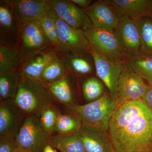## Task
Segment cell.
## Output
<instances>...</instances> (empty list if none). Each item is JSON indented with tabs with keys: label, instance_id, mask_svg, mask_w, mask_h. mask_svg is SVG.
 <instances>
[{
	"label": "cell",
	"instance_id": "1",
	"mask_svg": "<svg viewBox=\"0 0 152 152\" xmlns=\"http://www.w3.org/2000/svg\"><path fill=\"white\" fill-rule=\"evenodd\" d=\"M107 134L114 152H152V110L142 99L117 105Z\"/></svg>",
	"mask_w": 152,
	"mask_h": 152
},
{
	"label": "cell",
	"instance_id": "2",
	"mask_svg": "<svg viewBox=\"0 0 152 152\" xmlns=\"http://www.w3.org/2000/svg\"><path fill=\"white\" fill-rule=\"evenodd\" d=\"M14 101L27 115L38 118L46 106L58 103L46 85L39 80L32 79H21Z\"/></svg>",
	"mask_w": 152,
	"mask_h": 152
},
{
	"label": "cell",
	"instance_id": "3",
	"mask_svg": "<svg viewBox=\"0 0 152 152\" xmlns=\"http://www.w3.org/2000/svg\"><path fill=\"white\" fill-rule=\"evenodd\" d=\"M116 106V101L105 93L97 100L67 108L78 118L83 126L107 133L110 121Z\"/></svg>",
	"mask_w": 152,
	"mask_h": 152
},
{
	"label": "cell",
	"instance_id": "4",
	"mask_svg": "<svg viewBox=\"0 0 152 152\" xmlns=\"http://www.w3.org/2000/svg\"><path fill=\"white\" fill-rule=\"evenodd\" d=\"M91 50L114 62L124 63L127 52L120 43L114 31L93 27L84 31Z\"/></svg>",
	"mask_w": 152,
	"mask_h": 152
},
{
	"label": "cell",
	"instance_id": "5",
	"mask_svg": "<svg viewBox=\"0 0 152 152\" xmlns=\"http://www.w3.org/2000/svg\"><path fill=\"white\" fill-rule=\"evenodd\" d=\"M15 140L18 148L25 152H43L50 145L51 136L44 130L39 118L27 115Z\"/></svg>",
	"mask_w": 152,
	"mask_h": 152
},
{
	"label": "cell",
	"instance_id": "6",
	"mask_svg": "<svg viewBox=\"0 0 152 152\" xmlns=\"http://www.w3.org/2000/svg\"><path fill=\"white\" fill-rule=\"evenodd\" d=\"M148 86L143 79L136 73L126 62L118 84L117 90V105L129 101L142 99Z\"/></svg>",
	"mask_w": 152,
	"mask_h": 152
},
{
	"label": "cell",
	"instance_id": "7",
	"mask_svg": "<svg viewBox=\"0 0 152 152\" xmlns=\"http://www.w3.org/2000/svg\"><path fill=\"white\" fill-rule=\"evenodd\" d=\"M53 10L59 18L74 28L87 31L93 26L86 10L72 0H48Z\"/></svg>",
	"mask_w": 152,
	"mask_h": 152
},
{
	"label": "cell",
	"instance_id": "8",
	"mask_svg": "<svg viewBox=\"0 0 152 152\" xmlns=\"http://www.w3.org/2000/svg\"><path fill=\"white\" fill-rule=\"evenodd\" d=\"M51 15L54 20L59 34V44L56 50L63 54L76 49L90 50L89 43L84 31L72 27L61 20L52 10Z\"/></svg>",
	"mask_w": 152,
	"mask_h": 152
},
{
	"label": "cell",
	"instance_id": "9",
	"mask_svg": "<svg viewBox=\"0 0 152 152\" xmlns=\"http://www.w3.org/2000/svg\"><path fill=\"white\" fill-rule=\"evenodd\" d=\"M18 43L23 61L27 55L52 47L44 35L38 20L20 24Z\"/></svg>",
	"mask_w": 152,
	"mask_h": 152
},
{
	"label": "cell",
	"instance_id": "10",
	"mask_svg": "<svg viewBox=\"0 0 152 152\" xmlns=\"http://www.w3.org/2000/svg\"><path fill=\"white\" fill-rule=\"evenodd\" d=\"M27 116L14 99L0 101V136L16 138Z\"/></svg>",
	"mask_w": 152,
	"mask_h": 152
},
{
	"label": "cell",
	"instance_id": "11",
	"mask_svg": "<svg viewBox=\"0 0 152 152\" xmlns=\"http://www.w3.org/2000/svg\"><path fill=\"white\" fill-rule=\"evenodd\" d=\"M90 52L94 61L96 76L103 83L111 97L116 101L119 80L124 63L114 62L94 51L91 50Z\"/></svg>",
	"mask_w": 152,
	"mask_h": 152
},
{
	"label": "cell",
	"instance_id": "12",
	"mask_svg": "<svg viewBox=\"0 0 152 152\" xmlns=\"http://www.w3.org/2000/svg\"><path fill=\"white\" fill-rule=\"evenodd\" d=\"M58 52L53 47L27 55L24 58L18 73L22 79L39 80L48 64Z\"/></svg>",
	"mask_w": 152,
	"mask_h": 152
},
{
	"label": "cell",
	"instance_id": "13",
	"mask_svg": "<svg viewBox=\"0 0 152 152\" xmlns=\"http://www.w3.org/2000/svg\"><path fill=\"white\" fill-rule=\"evenodd\" d=\"M20 22L8 0L0 1V42L14 45L19 40Z\"/></svg>",
	"mask_w": 152,
	"mask_h": 152
},
{
	"label": "cell",
	"instance_id": "14",
	"mask_svg": "<svg viewBox=\"0 0 152 152\" xmlns=\"http://www.w3.org/2000/svg\"><path fill=\"white\" fill-rule=\"evenodd\" d=\"M86 11L93 27L114 31L118 23L119 16L110 0L93 2Z\"/></svg>",
	"mask_w": 152,
	"mask_h": 152
},
{
	"label": "cell",
	"instance_id": "15",
	"mask_svg": "<svg viewBox=\"0 0 152 152\" xmlns=\"http://www.w3.org/2000/svg\"><path fill=\"white\" fill-rule=\"evenodd\" d=\"M63 54L66 68L69 73L78 77L96 74L94 61L90 50L76 49Z\"/></svg>",
	"mask_w": 152,
	"mask_h": 152
},
{
	"label": "cell",
	"instance_id": "16",
	"mask_svg": "<svg viewBox=\"0 0 152 152\" xmlns=\"http://www.w3.org/2000/svg\"><path fill=\"white\" fill-rule=\"evenodd\" d=\"M114 31L127 53L140 51L141 43L137 21L128 17H119Z\"/></svg>",
	"mask_w": 152,
	"mask_h": 152
},
{
	"label": "cell",
	"instance_id": "17",
	"mask_svg": "<svg viewBox=\"0 0 152 152\" xmlns=\"http://www.w3.org/2000/svg\"><path fill=\"white\" fill-rule=\"evenodd\" d=\"M77 77L75 75L69 73L58 80L46 85L58 103L66 108L78 104L76 100Z\"/></svg>",
	"mask_w": 152,
	"mask_h": 152
},
{
	"label": "cell",
	"instance_id": "18",
	"mask_svg": "<svg viewBox=\"0 0 152 152\" xmlns=\"http://www.w3.org/2000/svg\"><path fill=\"white\" fill-rule=\"evenodd\" d=\"M21 23L39 20L52 10L48 0L10 1Z\"/></svg>",
	"mask_w": 152,
	"mask_h": 152
},
{
	"label": "cell",
	"instance_id": "19",
	"mask_svg": "<svg viewBox=\"0 0 152 152\" xmlns=\"http://www.w3.org/2000/svg\"><path fill=\"white\" fill-rule=\"evenodd\" d=\"M119 17L138 21L152 18V0H110Z\"/></svg>",
	"mask_w": 152,
	"mask_h": 152
},
{
	"label": "cell",
	"instance_id": "20",
	"mask_svg": "<svg viewBox=\"0 0 152 152\" xmlns=\"http://www.w3.org/2000/svg\"><path fill=\"white\" fill-rule=\"evenodd\" d=\"M75 134L83 143L86 152H114L107 133L83 126Z\"/></svg>",
	"mask_w": 152,
	"mask_h": 152
},
{
	"label": "cell",
	"instance_id": "21",
	"mask_svg": "<svg viewBox=\"0 0 152 152\" xmlns=\"http://www.w3.org/2000/svg\"><path fill=\"white\" fill-rule=\"evenodd\" d=\"M23 61L19 43L11 45L0 42V74L18 72Z\"/></svg>",
	"mask_w": 152,
	"mask_h": 152
},
{
	"label": "cell",
	"instance_id": "22",
	"mask_svg": "<svg viewBox=\"0 0 152 152\" xmlns=\"http://www.w3.org/2000/svg\"><path fill=\"white\" fill-rule=\"evenodd\" d=\"M125 62L149 86H152V55L141 51L129 53Z\"/></svg>",
	"mask_w": 152,
	"mask_h": 152
},
{
	"label": "cell",
	"instance_id": "23",
	"mask_svg": "<svg viewBox=\"0 0 152 152\" xmlns=\"http://www.w3.org/2000/svg\"><path fill=\"white\" fill-rule=\"evenodd\" d=\"M69 73L65 64L64 55L58 52L45 68L40 80L45 85H48L62 78Z\"/></svg>",
	"mask_w": 152,
	"mask_h": 152
},
{
	"label": "cell",
	"instance_id": "24",
	"mask_svg": "<svg viewBox=\"0 0 152 152\" xmlns=\"http://www.w3.org/2000/svg\"><path fill=\"white\" fill-rule=\"evenodd\" d=\"M51 145L61 152H86L83 143L76 134L51 136Z\"/></svg>",
	"mask_w": 152,
	"mask_h": 152
},
{
	"label": "cell",
	"instance_id": "25",
	"mask_svg": "<svg viewBox=\"0 0 152 152\" xmlns=\"http://www.w3.org/2000/svg\"><path fill=\"white\" fill-rule=\"evenodd\" d=\"M20 80L18 72L0 74V101L14 99Z\"/></svg>",
	"mask_w": 152,
	"mask_h": 152
},
{
	"label": "cell",
	"instance_id": "26",
	"mask_svg": "<svg viewBox=\"0 0 152 152\" xmlns=\"http://www.w3.org/2000/svg\"><path fill=\"white\" fill-rule=\"evenodd\" d=\"M83 126L78 118L69 112H61L57 118L56 125V134L68 135L75 134Z\"/></svg>",
	"mask_w": 152,
	"mask_h": 152
},
{
	"label": "cell",
	"instance_id": "27",
	"mask_svg": "<svg viewBox=\"0 0 152 152\" xmlns=\"http://www.w3.org/2000/svg\"><path fill=\"white\" fill-rule=\"evenodd\" d=\"M53 103L44 108L39 118L42 127L48 134H56V125L61 110L57 104Z\"/></svg>",
	"mask_w": 152,
	"mask_h": 152
},
{
	"label": "cell",
	"instance_id": "28",
	"mask_svg": "<svg viewBox=\"0 0 152 152\" xmlns=\"http://www.w3.org/2000/svg\"><path fill=\"white\" fill-rule=\"evenodd\" d=\"M105 85L98 77L91 76L82 83L83 96L87 102L97 100L104 95Z\"/></svg>",
	"mask_w": 152,
	"mask_h": 152
},
{
	"label": "cell",
	"instance_id": "29",
	"mask_svg": "<svg viewBox=\"0 0 152 152\" xmlns=\"http://www.w3.org/2000/svg\"><path fill=\"white\" fill-rule=\"evenodd\" d=\"M141 49V51L152 55V18H145L137 21Z\"/></svg>",
	"mask_w": 152,
	"mask_h": 152
},
{
	"label": "cell",
	"instance_id": "30",
	"mask_svg": "<svg viewBox=\"0 0 152 152\" xmlns=\"http://www.w3.org/2000/svg\"><path fill=\"white\" fill-rule=\"evenodd\" d=\"M18 148L15 139L0 136V152H15Z\"/></svg>",
	"mask_w": 152,
	"mask_h": 152
},
{
	"label": "cell",
	"instance_id": "31",
	"mask_svg": "<svg viewBox=\"0 0 152 152\" xmlns=\"http://www.w3.org/2000/svg\"><path fill=\"white\" fill-rule=\"evenodd\" d=\"M142 99L152 110V86L148 85V88L143 96Z\"/></svg>",
	"mask_w": 152,
	"mask_h": 152
},
{
	"label": "cell",
	"instance_id": "32",
	"mask_svg": "<svg viewBox=\"0 0 152 152\" xmlns=\"http://www.w3.org/2000/svg\"><path fill=\"white\" fill-rule=\"evenodd\" d=\"M72 1L79 7L85 10L93 2L91 0H72Z\"/></svg>",
	"mask_w": 152,
	"mask_h": 152
},
{
	"label": "cell",
	"instance_id": "33",
	"mask_svg": "<svg viewBox=\"0 0 152 152\" xmlns=\"http://www.w3.org/2000/svg\"><path fill=\"white\" fill-rule=\"evenodd\" d=\"M43 152H56L51 145H48L44 149Z\"/></svg>",
	"mask_w": 152,
	"mask_h": 152
},
{
	"label": "cell",
	"instance_id": "34",
	"mask_svg": "<svg viewBox=\"0 0 152 152\" xmlns=\"http://www.w3.org/2000/svg\"><path fill=\"white\" fill-rule=\"evenodd\" d=\"M15 152H25L24 151H23V150H22L21 149H20L18 148V149H17V150L16 151H15Z\"/></svg>",
	"mask_w": 152,
	"mask_h": 152
}]
</instances>
